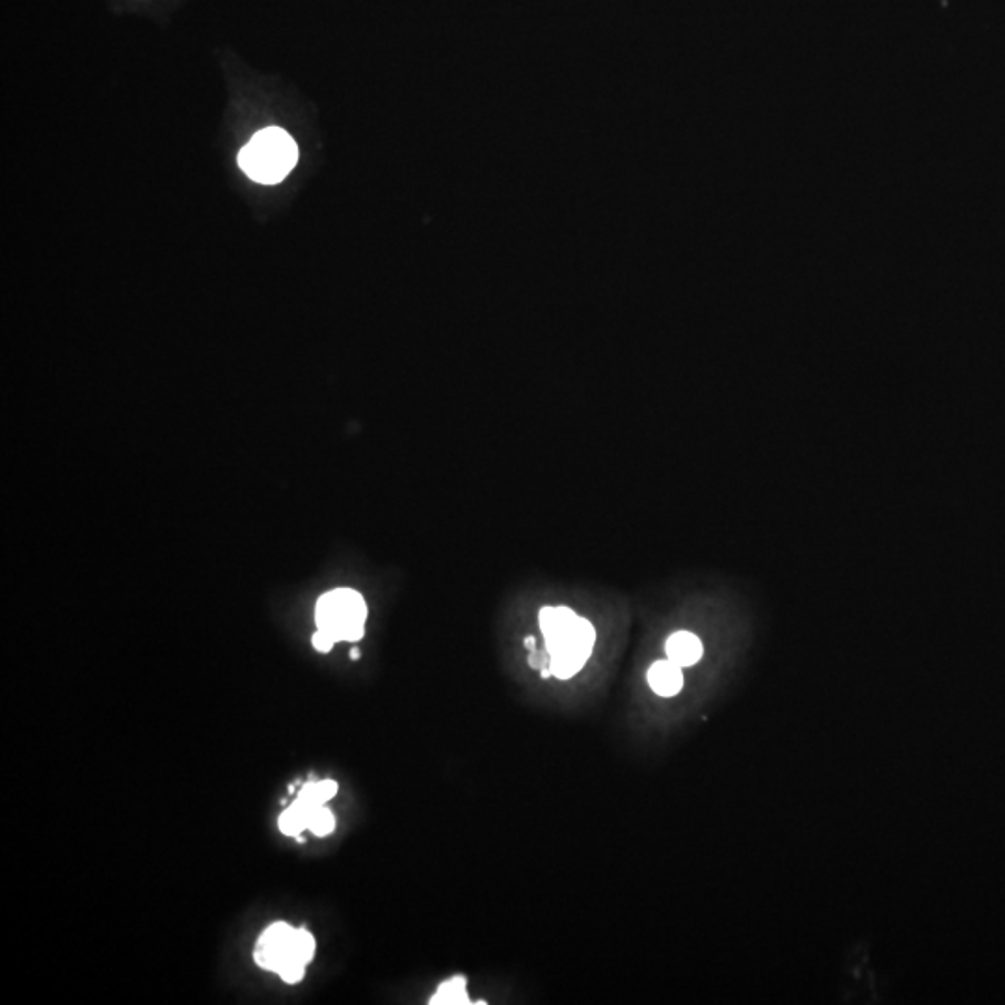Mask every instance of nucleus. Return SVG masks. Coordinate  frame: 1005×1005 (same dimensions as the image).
Masks as SVG:
<instances>
[{
  "label": "nucleus",
  "instance_id": "nucleus-1",
  "mask_svg": "<svg viewBox=\"0 0 1005 1005\" xmlns=\"http://www.w3.org/2000/svg\"><path fill=\"white\" fill-rule=\"evenodd\" d=\"M540 628L551 675L559 680H570L589 661L596 643L595 626L568 607H544Z\"/></svg>",
  "mask_w": 1005,
  "mask_h": 1005
},
{
  "label": "nucleus",
  "instance_id": "nucleus-2",
  "mask_svg": "<svg viewBox=\"0 0 1005 1005\" xmlns=\"http://www.w3.org/2000/svg\"><path fill=\"white\" fill-rule=\"evenodd\" d=\"M315 955V938L304 927L276 922L265 929L253 952L259 968L276 972L286 983L300 982Z\"/></svg>",
  "mask_w": 1005,
  "mask_h": 1005
},
{
  "label": "nucleus",
  "instance_id": "nucleus-3",
  "mask_svg": "<svg viewBox=\"0 0 1005 1005\" xmlns=\"http://www.w3.org/2000/svg\"><path fill=\"white\" fill-rule=\"evenodd\" d=\"M297 160V142L280 127H267L256 132L239 153L240 170L261 185L281 183Z\"/></svg>",
  "mask_w": 1005,
  "mask_h": 1005
},
{
  "label": "nucleus",
  "instance_id": "nucleus-4",
  "mask_svg": "<svg viewBox=\"0 0 1005 1005\" xmlns=\"http://www.w3.org/2000/svg\"><path fill=\"white\" fill-rule=\"evenodd\" d=\"M315 620L317 628L330 635L336 643H356L366 634V600L352 589L331 590L317 601Z\"/></svg>",
  "mask_w": 1005,
  "mask_h": 1005
},
{
  "label": "nucleus",
  "instance_id": "nucleus-5",
  "mask_svg": "<svg viewBox=\"0 0 1005 1005\" xmlns=\"http://www.w3.org/2000/svg\"><path fill=\"white\" fill-rule=\"evenodd\" d=\"M667 659L676 663L678 667L687 668L697 665L704 656L703 640L691 631H676L670 635L665 645Z\"/></svg>",
  "mask_w": 1005,
  "mask_h": 1005
},
{
  "label": "nucleus",
  "instance_id": "nucleus-6",
  "mask_svg": "<svg viewBox=\"0 0 1005 1005\" xmlns=\"http://www.w3.org/2000/svg\"><path fill=\"white\" fill-rule=\"evenodd\" d=\"M648 684H650L651 691L659 695V697H676L684 689L681 667H678L670 659L656 661L648 670Z\"/></svg>",
  "mask_w": 1005,
  "mask_h": 1005
},
{
  "label": "nucleus",
  "instance_id": "nucleus-7",
  "mask_svg": "<svg viewBox=\"0 0 1005 1005\" xmlns=\"http://www.w3.org/2000/svg\"><path fill=\"white\" fill-rule=\"evenodd\" d=\"M319 808L320 806L309 805L306 800L297 797V799L292 800L291 806H287L286 810L281 812L278 827L286 836L298 838L304 830H308L309 817L314 816V812L319 810Z\"/></svg>",
  "mask_w": 1005,
  "mask_h": 1005
},
{
  "label": "nucleus",
  "instance_id": "nucleus-8",
  "mask_svg": "<svg viewBox=\"0 0 1005 1005\" xmlns=\"http://www.w3.org/2000/svg\"><path fill=\"white\" fill-rule=\"evenodd\" d=\"M430 1005H469L474 1004L469 999L468 991H466V977L455 976L449 982L441 983L438 993L430 998Z\"/></svg>",
  "mask_w": 1005,
  "mask_h": 1005
},
{
  "label": "nucleus",
  "instance_id": "nucleus-9",
  "mask_svg": "<svg viewBox=\"0 0 1005 1005\" xmlns=\"http://www.w3.org/2000/svg\"><path fill=\"white\" fill-rule=\"evenodd\" d=\"M338 783L336 780H319V783H306L302 789L298 792V797L306 800L309 805L325 806L328 800L334 799L338 795Z\"/></svg>",
  "mask_w": 1005,
  "mask_h": 1005
},
{
  "label": "nucleus",
  "instance_id": "nucleus-10",
  "mask_svg": "<svg viewBox=\"0 0 1005 1005\" xmlns=\"http://www.w3.org/2000/svg\"><path fill=\"white\" fill-rule=\"evenodd\" d=\"M308 830L315 836H328L336 830V817L328 808L320 806L319 810L314 812V816L309 817Z\"/></svg>",
  "mask_w": 1005,
  "mask_h": 1005
},
{
  "label": "nucleus",
  "instance_id": "nucleus-11",
  "mask_svg": "<svg viewBox=\"0 0 1005 1005\" xmlns=\"http://www.w3.org/2000/svg\"><path fill=\"white\" fill-rule=\"evenodd\" d=\"M334 645H336V640L331 639L330 635L325 634V631H320V629H317V634L314 635L315 650H319L322 651V654H326V651H330L331 648H334Z\"/></svg>",
  "mask_w": 1005,
  "mask_h": 1005
},
{
  "label": "nucleus",
  "instance_id": "nucleus-12",
  "mask_svg": "<svg viewBox=\"0 0 1005 1005\" xmlns=\"http://www.w3.org/2000/svg\"><path fill=\"white\" fill-rule=\"evenodd\" d=\"M529 661H531L533 667L540 668V670H543V668L549 667V663L546 661V654H544V651H533L531 659H529Z\"/></svg>",
  "mask_w": 1005,
  "mask_h": 1005
},
{
  "label": "nucleus",
  "instance_id": "nucleus-13",
  "mask_svg": "<svg viewBox=\"0 0 1005 1005\" xmlns=\"http://www.w3.org/2000/svg\"><path fill=\"white\" fill-rule=\"evenodd\" d=\"M526 646L527 648H535V639H533V637H527Z\"/></svg>",
  "mask_w": 1005,
  "mask_h": 1005
},
{
  "label": "nucleus",
  "instance_id": "nucleus-14",
  "mask_svg": "<svg viewBox=\"0 0 1005 1005\" xmlns=\"http://www.w3.org/2000/svg\"><path fill=\"white\" fill-rule=\"evenodd\" d=\"M350 657H352V659H360V650L350 651Z\"/></svg>",
  "mask_w": 1005,
  "mask_h": 1005
}]
</instances>
